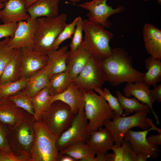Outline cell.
Returning a JSON list of instances; mask_svg holds the SVG:
<instances>
[{
    "instance_id": "7",
    "label": "cell",
    "mask_w": 161,
    "mask_h": 161,
    "mask_svg": "<svg viewBox=\"0 0 161 161\" xmlns=\"http://www.w3.org/2000/svg\"><path fill=\"white\" fill-rule=\"evenodd\" d=\"M75 115L69 105L61 101L56 100L42 112L41 118L58 138L69 127Z\"/></svg>"
},
{
    "instance_id": "16",
    "label": "cell",
    "mask_w": 161,
    "mask_h": 161,
    "mask_svg": "<svg viewBox=\"0 0 161 161\" xmlns=\"http://www.w3.org/2000/svg\"><path fill=\"white\" fill-rule=\"evenodd\" d=\"M96 156L104 155L111 150L114 143V137L107 128L101 127L91 132L85 142Z\"/></svg>"
},
{
    "instance_id": "39",
    "label": "cell",
    "mask_w": 161,
    "mask_h": 161,
    "mask_svg": "<svg viewBox=\"0 0 161 161\" xmlns=\"http://www.w3.org/2000/svg\"><path fill=\"white\" fill-rule=\"evenodd\" d=\"M8 128L0 123V150L6 152L12 151L8 143Z\"/></svg>"
},
{
    "instance_id": "14",
    "label": "cell",
    "mask_w": 161,
    "mask_h": 161,
    "mask_svg": "<svg viewBox=\"0 0 161 161\" xmlns=\"http://www.w3.org/2000/svg\"><path fill=\"white\" fill-rule=\"evenodd\" d=\"M152 130H154L152 127L143 131H135L130 129L124 134L123 139L130 142L136 154L144 153L150 158H157L159 155V147L150 144L146 140L148 132Z\"/></svg>"
},
{
    "instance_id": "41",
    "label": "cell",
    "mask_w": 161,
    "mask_h": 161,
    "mask_svg": "<svg viewBox=\"0 0 161 161\" xmlns=\"http://www.w3.org/2000/svg\"><path fill=\"white\" fill-rule=\"evenodd\" d=\"M111 150L113 151L114 161H123V148L121 146H118L115 145H113Z\"/></svg>"
},
{
    "instance_id": "36",
    "label": "cell",
    "mask_w": 161,
    "mask_h": 161,
    "mask_svg": "<svg viewBox=\"0 0 161 161\" xmlns=\"http://www.w3.org/2000/svg\"><path fill=\"white\" fill-rule=\"evenodd\" d=\"M78 17L76 18L71 23L66 24L64 28L55 40L52 46L53 50L59 48L60 44L65 40L72 38L75 31Z\"/></svg>"
},
{
    "instance_id": "2",
    "label": "cell",
    "mask_w": 161,
    "mask_h": 161,
    "mask_svg": "<svg viewBox=\"0 0 161 161\" xmlns=\"http://www.w3.org/2000/svg\"><path fill=\"white\" fill-rule=\"evenodd\" d=\"M83 30L84 35L81 44L93 58L101 63L111 55L109 43L113 36L112 32L101 25L87 19L83 20Z\"/></svg>"
},
{
    "instance_id": "22",
    "label": "cell",
    "mask_w": 161,
    "mask_h": 161,
    "mask_svg": "<svg viewBox=\"0 0 161 161\" xmlns=\"http://www.w3.org/2000/svg\"><path fill=\"white\" fill-rule=\"evenodd\" d=\"M60 0H38L27 9L31 19L41 17H54L59 15Z\"/></svg>"
},
{
    "instance_id": "27",
    "label": "cell",
    "mask_w": 161,
    "mask_h": 161,
    "mask_svg": "<svg viewBox=\"0 0 161 161\" xmlns=\"http://www.w3.org/2000/svg\"><path fill=\"white\" fill-rule=\"evenodd\" d=\"M52 96L48 86L31 97L34 109V116L35 120L41 119V113L50 105Z\"/></svg>"
},
{
    "instance_id": "32",
    "label": "cell",
    "mask_w": 161,
    "mask_h": 161,
    "mask_svg": "<svg viewBox=\"0 0 161 161\" xmlns=\"http://www.w3.org/2000/svg\"><path fill=\"white\" fill-rule=\"evenodd\" d=\"M9 37L0 40V79L6 66L16 54L17 49H13L8 44Z\"/></svg>"
},
{
    "instance_id": "25",
    "label": "cell",
    "mask_w": 161,
    "mask_h": 161,
    "mask_svg": "<svg viewBox=\"0 0 161 161\" xmlns=\"http://www.w3.org/2000/svg\"><path fill=\"white\" fill-rule=\"evenodd\" d=\"M19 49L5 67L0 79V84L16 81L20 79L21 64Z\"/></svg>"
},
{
    "instance_id": "8",
    "label": "cell",
    "mask_w": 161,
    "mask_h": 161,
    "mask_svg": "<svg viewBox=\"0 0 161 161\" xmlns=\"http://www.w3.org/2000/svg\"><path fill=\"white\" fill-rule=\"evenodd\" d=\"M35 120L31 114L16 126L8 128V143L12 151L30 155L35 137L33 123Z\"/></svg>"
},
{
    "instance_id": "30",
    "label": "cell",
    "mask_w": 161,
    "mask_h": 161,
    "mask_svg": "<svg viewBox=\"0 0 161 161\" xmlns=\"http://www.w3.org/2000/svg\"><path fill=\"white\" fill-rule=\"evenodd\" d=\"M116 95L121 108L124 109V113L122 115L123 116L129 115L133 113L134 112L150 109L148 106L140 102L134 97L131 98L126 97L119 91L117 92Z\"/></svg>"
},
{
    "instance_id": "31",
    "label": "cell",
    "mask_w": 161,
    "mask_h": 161,
    "mask_svg": "<svg viewBox=\"0 0 161 161\" xmlns=\"http://www.w3.org/2000/svg\"><path fill=\"white\" fill-rule=\"evenodd\" d=\"M7 98L12 101L17 106L34 116V111L31 97L23 89Z\"/></svg>"
},
{
    "instance_id": "44",
    "label": "cell",
    "mask_w": 161,
    "mask_h": 161,
    "mask_svg": "<svg viewBox=\"0 0 161 161\" xmlns=\"http://www.w3.org/2000/svg\"><path fill=\"white\" fill-rule=\"evenodd\" d=\"M77 161L71 157L58 152L57 161Z\"/></svg>"
},
{
    "instance_id": "52",
    "label": "cell",
    "mask_w": 161,
    "mask_h": 161,
    "mask_svg": "<svg viewBox=\"0 0 161 161\" xmlns=\"http://www.w3.org/2000/svg\"><path fill=\"white\" fill-rule=\"evenodd\" d=\"M1 151V150H0V153Z\"/></svg>"
},
{
    "instance_id": "24",
    "label": "cell",
    "mask_w": 161,
    "mask_h": 161,
    "mask_svg": "<svg viewBox=\"0 0 161 161\" xmlns=\"http://www.w3.org/2000/svg\"><path fill=\"white\" fill-rule=\"evenodd\" d=\"M49 78L47 65L29 78L23 89L31 97L49 85Z\"/></svg>"
},
{
    "instance_id": "46",
    "label": "cell",
    "mask_w": 161,
    "mask_h": 161,
    "mask_svg": "<svg viewBox=\"0 0 161 161\" xmlns=\"http://www.w3.org/2000/svg\"><path fill=\"white\" fill-rule=\"evenodd\" d=\"M80 161H97L96 157L92 156H87L81 159Z\"/></svg>"
},
{
    "instance_id": "4",
    "label": "cell",
    "mask_w": 161,
    "mask_h": 161,
    "mask_svg": "<svg viewBox=\"0 0 161 161\" xmlns=\"http://www.w3.org/2000/svg\"><path fill=\"white\" fill-rule=\"evenodd\" d=\"M33 128L35 137L30 151L31 161H57L58 137L48 129L41 118L35 120Z\"/></svg>"
},
{
    "instance_id": "37",
    "label": "cell",
    "mask_w": 161,
    "mask_h": 161,
    "mask_svg": "<svg viewBox=\"0 0 161 161\" xmlns=\"http://www.w3.org/2000/svg\"><path fill=\"white\" fill-rule=\"evenodd\" d=\"M0 161H31L30 155L20 154L12 151L6 152L1 151Z\"/></svg>"
},
{
    "instance_id": "29",
    "label": "cell",
    "mask_w": 161,
    "mask_h": 161,
    "mask_svg": "<svg viewBox=\"0 0 161 161\" xmlns=\"http://www.w3.org/2000/svg\"><path fill=\"white\" fill-rule=\"evenodd\" d=\"M80 161L87 156H95L91 149L84 141H79L69 145L58 151Z\"/></svg>"
},
{
    "instance_id": "5",
    "label": "cell",
    "mask_w": 161,
    "mask_h": 161,
    "mask_svg": "<svg viewBox=\"0 0 161 161\" xmlns=\"http://www.w3.org/2000/svg\"><path fill=\"white\" fill-rule=\"evenodd\" d=\"M84 109L88 121L87 131L89 134L102 127L105 121L112 119L115 113L104 98L93 91L84 92Z\"/></svg>"
},
{
    "instance_id": "47",
    "label": "cell",
    "mask_w": 161,
    "mask_h": 161,
    "mask_svg": "<svg viewBox=\"0 0 161 161\" xmlns=\"http://www.w3.org/2000/svg\"><path fill=\"white\" fill-rule=\"evenodd\" d=\"M25 3L26 9L30 6L32 4L38 0H24Z\"/></svg>"
},
{
    "instance_id": "3",
    "label": "cell",
    "mask_w": 161,
    "mask_h": 161,
    "mask_svg": "<svg viewBox=\"0 0 161 161\" xmlns=\"http://www.w3.org/2000/svg\"><path fill=\"white\" fill-rule=\"evenodd\" d=\"M67 19L64 13L56 17L37 18L33 49L47 55L53 51L54 41L66 24Z\"/></svg>"
},
{
    "instance_id": "20",
    "label": "cell",
    "mask_w": 161,
    "mask_h": 161,
    "mask_svg": "<svg viewBox=\"0 0 161 161\" xmlns=\"http://www.w3.org/2000/svg\"><path fill=\"white\" fill-rule=\"evenodd\" d=\"M143 39L147 52L155 59L161 60V30L146 23L143 29Z\"/></svg>"
},
{
    "instance_id": "50",
    "label": "cell",
    "mask_w": 161,
    "mask_h": 161,
    "mask_svg": "<svg viewBox=\"0 0 161 161\" xmlns=\"http://www.w3.org/2000/svg\"><path fill=\"white\" fill-rule=\"evenodd\" d=\"M69 0L72 2L75 3V2H79L82 0Z\"/></svg>"
},
{
    "instance_id": "48",
    "label": "cell",
    "mask_w": 161,
    "mask_h": 161,
    "mask_svg": "<svg viewBox=\"0 0 161 161\" xmlns=\"http://www.w3.org/2000/svg\"><path fill=\"white\" fill-rule=\"evenodd\" d=\"M4 7V3L0 1V14L1 13V9H2Z\"/></svg>"
},
{
    "instance_id": "6",
    "label": "cell",
    "mask_w": 161,
    "mask_h": 161,
    "mask_svg": "<svg viewBox=\"0 0 161 161\" xmlns=\"http://www.w3.org/2000/svg\"><path fill=\"white\" fill-rule=\"evenodd\" d=\"M150 109L135 112L134 114L129 116L114 115L112 119L106 120L104 126L111 132L114 140V144L121 146L126 132L131 128L140 127L145 130L151 127L148 122L147 115L151 112Z\"/></svg>"
},
{
    "instance_id": "23",
    "label": "cell",
    "mask_w": 161,
    "mask_h": 161,
    "mask_svg": "<svg viewBox=\"0 0 161 161\" xmlns=\"http://www.w3.org/2000/svg\"><path fill=\"white\" fill-rule=\"evenodd\" d=\"M69 51L65 46L53 50L48 54L47 66L49 79L53 74L66 71V61Z\"/></svg>"
},
{
    "instance_id": "17",
    "label": "cell",
    "mask_w": 161,
    "mask_h": 161,
    "mask_svg": "<svg viewBox=\"0 0 161 161\" xmlns=\"http://www.w3.org/2000/svg\"><path fill=\"white\" fill-rule=\"evenodd\" d=\"M4 3L0 14L4 23H18L30 18L24 0H8Z\"/></svg>"
},
{
    "instance_id": "28",
    "label": "cell",
    "mask_w": 161,
    "mask_h": 161,
    "mask_svg": "<svg viewBox=\"0 0 161 161\" xmlns=\"http://www.w3.org/2000/svg\"><path fill=\"white\" fill-rule=\"evenodd\" d=\"M72 79L66 71L53 75L50 78L48 87L52 96L61 93L68 88Z\"/></svg>"
},
{
    "instance_id": "51",
    "label": "cell",
    "mask_w": 161,
    "mask_h": 161,
    "mask_svg": "<svg viewBox=\"0 0 161 161\" xmlns=\"http://www.w3.org/2000/svg\"><path fill=\"white\" fill-rule=\"evenodd\" d=\"M8 0H0V1L3 2L4 3L7 1Z\"/></svg>"
},
{
    "instance_id": "33",
    "label": "cell",
    "mask_w": 161,
    "mask_h": 161,
    "mask_svg": "<svg viewBox=\"0 0 161 161\" xmlns=\"http://www.w3.org/2000/svg\"><path fill=\"white\" fill-rule=\"evenodd\" d=\"M28 78H24L16 82L0 84V100L6 99L23 89Z\"/></svg>"
},
{
    "instance_id": "9",
    "label": "cell",
    "mask_w": 161,
    "mask_h": 161,
    "mask_svg": "<svg viewBox=\"0 0 161 161\" xmlns=\"http://www.w3.org/2000/svg\"><path fill=\"white\" fill-rule=\"evenodd\" d=\"M106 81L101 63L92 57L72 82L84 92L101 89Z\"/></svg>"
},
{
    "instance_id": "13",
    "label": "cell",
    "mask_w": 161,
    "mask_h": 161,
    "mask_svg": "<svg viewBox=\"0 0 161 161\" xmlns=\"http://www.w3.org/2000/svg\"><path fill=\"white\" fill-rule=\"evenodd\" d=\"M37 26V18L31 19L30 18L27 20L18 22L13 35L9 38V46L16 49L23 48L33 49Z\"/></svg>"
},
{
    "instance_id": "21",
    "label": "cell",
    "mask_w": 161,
    "mask_h": 161,
    "mask_svg": "<svg viewBox=\"0 0 161 161\" xmlns=\"http://www.w3.org/2000/svg\"><path fill=\"white\" fill-rule=\"evenodd\" d=\"M92 57L89 51L81 44L75 52L69 53L66 61V71L72 80L78 75Z\"/></svg>"
},
{
    "instance_id": "38",
    "label": "cell",
    "mask_w": 161,
    "mask_h": 161,
    "mask_svg": "<svg viewBox=\"0 0 161 161\" xmlns=\"http://www.w3.org/2000/svg\"><path fill=\"white\" fill-rule=\"evenodd\" d=\"M121 145L123 148V161H137V154L134 151L129 142L123 139Z\"/></svg>"
},
{
    "instance_id": "49",
    "label": "cell",
    "mask_w": 161,
    "mask_h": 161,
    "mask_svg": "<svg viewBox=\"0 0 161 161\" xmlns=\"http://www.w3.org/2000/svg\"><path fill=\"white\" fill-rule=\"evenodd\" d=\"M150 0H143V1L144 2H146ZM158 3L160 5L161 4V0H157Z\"/></svg>"
},
{
    "instance_id": "15",
    "label": "cell",
    "mask_w": 161,
    "mask_h": 161,
    "mask_svg": "<svg viewBox=\"0 0 161 161\" xmlns=\"http://www.w3.org/2000/svg\"><path fill=\"white\" fill-rule=\"evenodd\" d=\"M31 114L7 98L0 100V123L8 128L16 126Z\"/></svg>"
},
{
    "instance_id": "26",
    "label": "cell",
    "mask_w": 161,
    "mask_h": 161,
    "mask_svg": "<svg viewBox=\"0 0 161 161\" xmlns=\"http://www.w3.org/2000/svg\"><path fill=\"white\" fill-rule=\"evenodd\" d=\"M147 71L144 73L143 81L148 86L154 87L161 80V62L150 56L145 61Z\"/></svg>"
},
{
    "instance_id": "11",
    "label": "cell",
    "mask_w": 161,
    "mask_h": 161,
    "mask_svg": "<svg viewBox=\"0 0 161 161\" xmlns=\"http://www.w3.org/2000/svg\"><path fill=\"white\" fill-rule=\"evenodd\" d=\"M106 2L107 0H92L81 4H73L88 11L86 15L89 21L107 29L112 25L109 18L112 15L124 12L125 8L124 6L119 5L114 9L108 5Z\"/></svg>"
},
{
    "instance_id": "18",
    "label": "cell",
    "mask_w": 161,
    "mask_h": 161,
    "mask_svg": "<svg viewBox=\"0 0 161 161\" xmlns=\"http://www.w3.org/2000/svg\"><path fill=\"white\" fill-rule=\"evenodd\" d=\"M149 86L143 81L127 83L123 89V94L127 97L133 96L141 103L148 106L158 124L159 123L158 117L153 108L155 101L151 95Z\"/></svg>"
},
{
    "instance_id": "19",
    "label": "cell",
    "mask_w": 161,
    "mask_h": 161,
    "mask_svg": "<svg viewBox=\"0 0 161 161\" xmlns=\"http://www.w3.org/2000/svg\"><path fill=\"white\" fill-rule=\"evenodd\" d=\"M56 100L61 101L67 104L75 114L79 110L84 108V92L72 81L64 91L52 97L51 103Z\"/></svg>"
},
{
    "instance_id": "40",
    "label": "cell",
    "mask_w": 161,
    "mask_h": 161,
    "mask_svg": "<svg viewBox=\"0 0 161 161\" xmlns=\"http://www.w3.org/2000/svg\"><path fill=\"white\" fill-rule=\"evenodd\" d=\"M0 16V40L3 38H11L16 29L18 23L1 24Z\"/></svg>"
},
{
    "instance_id": "35",
    "label": "cell",
    "mask_w": 161,
    "mask_h": 161,
    "mask_svg": "<svg viewBox=\"0 0 161 161\" xmlns=\"http://www.w3.org/2000/svg\"><path fill=\"white\" fill-rule=\"evenodd\" d=\"M77 17L75 31L69 44L70 50L69 54L75 52L80 46L83 40V20L80 16Z\"/></svg>"
},
{
    "instance_id": "43",
    "label": "cell",
    "mask_w": 161,
    "mask_h": 161,
    "mask_svg": "<svg viewBox=\"0 0 161 161\" xmlns=\"http://www.w3.org/2000/svg\"><path fill=\"white\" fill-rule=\"evenodd\" d=\"M147 141L150 144L154 145H161V134L152 135L146 137Z\"/></svg>"
},
{
    "instance_id": "10",
    "label": "cell",
    "mask_w": 161,
    "mask_h": 161,
    "mask_svg": "<svg viewBox=\"0 0 161 161\" xmlns=\"http://www.w3.org/2000/svg\"><path fill=\"white\" fill-rule=\"evenodd\" d=\"M88 124L84 109L80 110L69 127L58 137L56 142L58 151L77 142H85L89 135Z\"/></svg>"
},
{
    "instance_id": "34",
    "label": "cell",
    "mask_w": 161,
    "mask_h": 161,
    "mask_svg": "<svg viewBox=\"0 0 161 161\" xmlns=\"http://www.w3.org/2000/svg\"><path fill=\"white\" fill-rule=\"evenodd\" d=\"M95 91L103 97L107 102L110 107L114 111L115 115H122L123 110L120 105L117 98L113 96L108 89L104 88L103 90L101 88L98 89Z\"/></svg>"
},
{
    "instance_id": "12",
    "label": "cell",
    "mask_w": 161,
    "mask_h": 161,
    "mask_svg": "<svg viewBox=\"0 0 161 161\" xmlns=\"http://www.w3.org/2000/svg\"><path fill=\"white\" fill-rule=\"evenodd\" d=\"M21 79L28 78L44 68L48 61V55L28 48L19 49Z\"/></svg>"
},
{
    "instance_id": "42",
    "label": "cell",
    "mask_w": 161,
    "mask_h": 161,
    "mask_svg": "<svg viewBox=\"0 0 161 161\" xmlns=\"http://www.w3.org/2000/svg\"><path fill=\"white\" fill-rule=\"evenodd\" d=\"M151 95L154 101L158 103L161 101V84L156 85L151 90Z\"/></svg>"
},
{
    "instance_id": "45",
    "label": "cell",
    "mask_w": 161,
    "mask_h": 161,
    "mask_svg": "<svg viewBox=\"0 0 161 161\" xmlns=\"http://www.w3.org/2000/svg\"><path fill=\"white\" fill-rule=\"evenodd\" d=\"M137 161H145L150 158L149 156L144 153H140L137 154Z\"/></svg>"
},
{
    "instance_id": "1",
    "label": "cell",
    "mask_w": 161,
    "mask_h": 161,
    "mask_svg": "<svg viewBox=\"0 0 161 161\" xmlns=\"http://www.w3.org/2000/svg\"><path fill=\"white\" fill-rule=\"evenodd\" d=\"M112 52L101 62L106 81L116 86L124 82L143 81L144 73L133 67L132 58L128 52L120 47L112 48Z\"/></svg>"
}]
</instances>
